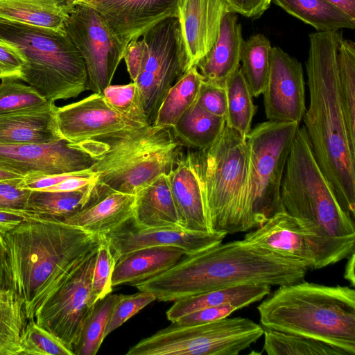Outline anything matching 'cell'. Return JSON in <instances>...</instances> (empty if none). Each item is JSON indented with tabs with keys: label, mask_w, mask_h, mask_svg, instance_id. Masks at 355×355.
<instances>
[{
	"label": "cell",
	"mask_w": 355,
	"mask_h": 355,
	"mask_svg": "<svg viewBox=\"0 0 355 355\" xmlns=\"http://www.w3.org/2000/svg\"><path fill=\"white\" fill-rule=\"evenodd\" d=\"M306 72L309 105L303 116L316 161L345 212L355 220V152L351 148L338 87L342 31L309 35Z\"/></svg>",
	"instance_id": "cell-1"
},
{
	"label": "cell",
	"mask_w": 355,
	"mask_h": 355,
	"mask_svg": "<svg viewBox=\"0 0 355 355\" xmlns=\"http://www.w3.org/2000/svg\"><path fill=\"white\" fill-rule=\"evenodd\" d=\"M308 270L300 259L241 240L186 254L166 271L134 286L153 293L159 302H174L241 284L286 285L302 281Z\"/></svg>",
	"instance_id": "cell-2"
},
{
	"label": "cell",
	"mask_w": 355,
	"mask_h": 355,
	"mask_svg": "<svg viewBox=\"0 0 355 355\" xmlns=\"http://www.w3.org/2000/svg\"><path fill=\"white\" fill-rule=\"evenodd\" d=\"M0 239L6 256V287L21 300L28 320L59 282L98 249L103 236L60 220L28 216L1 231Z\"/></svg>",
	"instance_id": "cell-3"
},
{
	"label": "cell",
	"mask_w": 355,
	"mask_h": 355,
	"mask_svg": "<svg viewBox=\"0 0 355 355\" xmlns=\"http://www.w3.org/2000/svg\"><path fill=\"white\" fill-rule=\"evenodd\" d=\"M266 329L304 336L355 354V290L297 282L279 286L258 306Z\"/></svg>",
	"instance_id": "cell-4"
},
{
	"label": "cell",
	"mask_w": 355,
	"mask_h": 355,
	"mask_svg": "<svg viewBox=\"0 0 355 355\" xmlns=\"http://www.w3.org/2000/svg\"><path fill=\"white\" fill-rule=\"evenodd\" d=\"M73 144L96 159L90 169L98 198L113 191L135 195L159 175H168L184 146L171 128L154 125Z\"/></svg>",
	"instance_id": "cell-5"
},
{
	"label": "cell",
	"mask_w": 355,
	"mask_h": 355,
	"mask_svg": "<svg viewBox=\"0 0 355 355\" xmlns=\"http://www.w3.org/2000/svg\"><path fill=\"white\" fill-rule=\"evenodd\" d=\"M0 40L22 57L20 80L36 88L48 102L77 98L89 90L84 60L65 31L0 17Z\"/></svg>",
	"instance_id": "cell-6"
},
{
	"label": "cell",
	"mask_w": 355,
	"mask_h": 355,
	"mask_svg": "<svg viewBox=\"0 0 355 355\" xmlns=\"http://www.w3.org/2000/svg\"><path fill=\"white\" fill-rule=\"evenodd\" d=\"M284 210L354 248L355 225L339 204L314 155L304 126L293 140L281 187Z\"/></svg>",
	"instance_id": "cell-7"
},
{
	"label": "cell",
	"mask_w": 355,
	"mask_h": 355,
	"mask_svg": "<svg viewBox=\"0 0 355 355\" xmlns=\"http://www.w3.org/2000/svg\"><path fill=\"white\" fill-rule=\"evenodd\" d=\"M198 152L209 230L226 235L248 231L245 138L225 124L217 140Z\"/></svg>",
	"instance_id": "cell-8"
},
{
	"label": "cell",
	"mask_w": 355,
	"mask_h": 355,
	"mask_svg": "<svg viewBox=\"0 0 355 355\" xmlns=\"http://www.w3.org/2000/svg\"><path fill=\"white\" fill-rule=\"evenodd\" d=\"M300 123L267 121L245 137L248 152L246 222L248 230L284 211L281 187Z\"/></svg>",
	"instance_id": "cell-9"
},
{
	"label": "cell",
	"mask_w": 355,
	"mask_h": 355,
	"mask_svg": "<svg viewBox=\"0 0 355 355\" xmlns=\"http://www.w3.org/2000/svg\"><path fill=\"white\" fill-rule=\"evenodd\" d=\"M263 328L242 317L211 322L171 324L130 347L126 355H238L263 334Z\"/></svg>",
	"instance_id": "cell-10"
},
{
	"label": "cell",
	"mask_w": 355,
	"mask_h": 355,
	"mask_svg": "<svg viewBox=\"0 0 355 355\" xmlns=\"http://www.w3.org/2000/svg\"><path fill=\"white\" fill-rule=\"evenodd\" d=\"M243 241L304 261L309 269H320L347 258L354 248L329 236L309 221L285 211L275 213Z\"/></svg>",
	"instance_id": "cell-11"
},
{
	"label": "cell",
	"mask_w": 355,
	"mask_h": 355,
	"mask_svg": "<svg viewBox=\"0 0 355 355\" xmlns=\"http://www.w3.org/2000/svg\"><path fill=\"white\" fill-rule=\"evenodd\" d=\"M142 37L148 46V56L135 83L148 122L153 125L168 91L190 67L177 17L160 21Z\"/></svg>",
	"instance_id": "cell-12"
},
{
	"label": "cell",
	"mask_w": 355,
	"mask_h": 355,
	"mask_svg": "<svg viewBox=\"0 0 355 355\" xmlns=\"http://www.w3.org/2000/svg\"><path fill=\"white\" fill-rule=\"evenodd\" d=\"M97 250L89 254L59 282L34 314L36 323L56 336L72 352L83 323L96 303L91 287Z\"/></svg>",
	"instance_id": "cell-13"
},
{
	"label": "cell",
	"mask_w": 355,
	"mask_h": 355,
	"mask_svg": "<svg viewBox=\"0 0 355 355\" xmlns=\"http://www.w3.org/2000/svg\"><path fill=\"white\" fill-rule=\"evenodd\" d=\"M64 29L84 60L89 90L103 93L111 85L126 46L120 42L105 19L85 4L72 8Z\"/></svg>",
	"instance_id": "cell-14"
},
{
	"label": "cell",
	"mask_w": 355,
	"mask_h": 355,
	"mask_svg": "<svg viewBox=\"0 0 355 355\" xmlns=\"http://www.w3.org/2000/svg\"><path fill=\"white\" fill-rule=\"evenodd\" d=\"M95 162L89 153L64 139L48 144L0 142V164L24 176L83 171Z\"/></svg>",
	"instance_id": "cell-15"
},
{
	"label": "cell",
	"mask_w": 355,
	"mask_h": 355,
	"mask_svg": "<svg viewBox=\"0 0 355 355\" xmlns=\"http://www.w3.org/2000/svg\"><path fill=\"white\" fill-rule=\"evenodd\" d=\"M56 121L61 137L71 144L109 138L144 128L116 112L102 93H93L58 107Z\"/></svg>",
	"instance_id": "cell-16"
},
{
	"label": "cell",
	"mask_w": 355,
	"mask_h": 355,
	"mask_svg": "<svg viewBox=\"0 0 355 355\" xmlns=\"http://www.w3.org/2000/svg\"><path fill=\"white\" fill-rule=\"evenodd\" d=\"M302 64L281 48H272L270 71L263 91L267 119L300 123L306 111Z\"/></svg>",
	"instance_id": "cell-17"
},
{
	"label": "cell",
	"mask_w": 355,
	"mask_h": 355,
	"mask_svg": "<svg viewBox=\"0 0 355 355\" xmlns=\"http://www.w3.org/2000/svg\"><path fill=\"white\" fill-rule=\"evenodd\" d=\"M103 236L116 261L130 252L157 246L176 247L191 254L222 243L227 235L181 228H141L137 227L131 218Z\"/></svg>",
	"instance_id": "cell-18"
},
{
	"label": "cell",
	"mask_w": 355,
	"mask_h": 355,
	"mask_svg": "<svg viewBox=\"0 0 355 355\" xmlns=\"http://www.w3.org/2000/svg\"><path fill=\"white\" fill-rule=\"evenodd\" d=\"M178 0H85L106 21L120 42L138 40L160 21L178 15Z\"/></svg>",
	"instance_id": "cell-19"
},
{
	"label": "cell",
	"mask_w": 355,
	"mask_h": 355,
	"mask_svg": "<svg viewBox=\"0 0 355 355\" xmlns=\"http://www.w3.org/2000/svg\"><path fill=\"white\" fill-rule=\"evenodd\" d=\"M167 175L181 227L191 232H213L207 220L198 150L181 151Z\"/></svg>",
	"instance_id": "cell-20"
},
{
	"label": "cell",
	"mask_w": 355,
	"mask_h": 355,
	"mask_svg": "<svg viewBox=\"0 0 355 355\" xmlns=\"http://www.w3.org/2000/svg\"><path fill=\"white\" fill-rule=\"evenodd\" d=\"M229 11L225 0H178L177 17L190 68L211 50Z\"/></svg>",
	"instance_id": "cell-21"
},
{
	"label": "cell",
	"mask_w": 355,
	"mask_h": 355,
	"mask_svg": "<svg viewBox=\"0 0 355 355\" xmlns=\"http://www.w3.org/2000/svg\"><path fill=\"white\" fill-rule=\"evenodd\" d=\"M243 40L237 14L227 12L223 19L216 42L196 65L203 82L225 87L228 79L240 68Z\"/></svg>",
	"instance_id": "cell-22"
},
{
	"label": "cell",
	"mask_w": 355,
	"mask_h": 355,
	"mask_svg": "<svg viewBox=\"0 0 355 355\" xmlns=\"http://www.w3.org/2000/svg\"><path fill=\"white\" fill-rule=\"evenodd\" d=\"M54 102L0 114V142L48 144L63 139Z\"/></svg>",
	"instance_id": "cell-23"
},
{
	"label": "cell",
	"mask_w": 355,
	"mask_h": 355,
	"mask_svg": "<svg viewBox=\"0 0 355 355\" xmlns=\"http://www.w3.org/2000/svg\"><path fill=\"white\" fill-rule=\"evenodd\" d=\"M135 196L132 220L137 227L182 229L166 174L141 187Z\"/></svg>",
	"instance_id": "cell-24"
},
{
	"label": "cell",
	"mask_w": 355,
	"mask_h": 355,
	"mask_svg": "<svg viewBox=\"0 0 355 355\" xmlns=\"http://www.w3.org/2000/svg\"><path fill=\"white\" fill-rule=\"evenodd\" d=\"M186 254L183 250L173 246L145 248L130 252L116 261L112 287L134 286L166 271Z\"/></svg>",
	"instance_id": "cell-25"
},
{
	"label": "cell",
	"mask_w": 355,
	"mask_h": 355,
	"mask_svg": "<svg viewBox=\"0 0 355 355\" xmlns=\"http://www.w3.org/2000/svg\"><path fill=\"white\" fill-rule=\"evenodd\" d=\"M135 203V195L110 192L62 222L105 235L132 218Z\"/></svg>",
	"instance_id": "cell-26"
},
{
	"label": "cell",
	"mask_w": 355,
	"mask_h": 355,
	"mask_svg": "<svg viewBox=\"0 0 355 355\" xmlns=\"http://www.w3.org/2000/svg\"><path fill=\"white\" fill-rule=\"evenodd\" d=\"M270 287L267 284H241L183 297L174 301L166 313V318L173 322L193 312L225 304L240 309L268 295Z\"/></svg>",
	"instance_id": "cell-27"
},
{
	"label": "cell",
	"mask_w": 355,
	"mask_h": 355,
	"mask_svg": "<svg viewBox=\"0 0 355 355\" xmlns=\"http://www.w3.org/2000/svg\"><path fill=\"white\" fill-rule=\"evenodd\" d=\"M94 184L71 191L31 190L26 215L62 221L98 200Z\"/></svg>",
	"instance_id": "cell-28"
},
{
	"label": "cell",
	"mask_w": 355,
	"mask_h": 355,
	"mask_svg": "<svg viewBox=\"0 0 355 355\" xmlns=\"http://www.w3.org/2000/svg\"><path fill=\"white\" fill-rule=\"evenodd\" d=\"M73 7L67 0H0V17L65 31V21Z\"/></svg>",
	"instance_id": "cell-29"
},
{
	"label": "cell",
	"mask_w": 355,
	"mask_h": 355,
	"mask_svg": "<svg viewBox=\"0 0 355 355\" xmlns=\"http://www.w3.org/2000/svg\"><path fill=\"white\" fill-rule=\"evenodd\" d=\"M225 124V117L205 111L195 101L171 130L184 146L202 150L217 140Z\"/></svg>",
	"instance_id": "cell-30"
},
{
	"label": "cell",
	"mask_w": 355,
	"mask_h": 355,
	"mask_svg": "<svg viewBox=\"0 0 355 355\" xmlns=\"http://www.w3.org/2000/svg\"><path fill=\"white\" fill-rule=\"evenodd\" d=\"M272 2L318 31L355 28V19L327 0H272Z\"/></svg>",
	"instance_id": "cell-31"
},
{
	"label": "cell",
	"mask_w": 355,
	"mask_h": 355,
	"mask_svg": "<svg viewBox=\"0 0 355 355\" xmlns=\"http://www.w3.org/2000/svg\"><path fill=\"white\" fill-rule=\"evenodd\" d=\"M202 82L196 67L189 69L168 91L153 125L161 128L173 127L196 100Z\"/></svg>",
	"instance_id": "cell-32"
},
{
	"label": "cell",
	"mask_w": 355,
	"mask_h": 355,
	"mask_svg": "<svg viewBox=\"0 0 355 355\" xmlns=\"http://www.w3.org/2000/svg\"><path fill=\"white\" fill-rule=\"evenodd\" d=\"M272 48L270 40L261 33L243 40L240 70L252 97L261 94L267 83Z\"/></svg>",
	"instance_id": "cell-33"
},
{
	"label": "cell",
	"mask_w": 355,
	"mask_h": 355,
	"mask_svg": "<svg viewBox=\"0 0 355 355\" xmlns=\"http://www.w3.org/2000/svg\"><path fill=\"white\" fill-rule=\"evenodd\" d=\"M27 322L19 297L10 288L0 290V355H21L20 341Z\"/></svg>",
	"instance_id": "cell-34"
},
{
	"label": "cell",
	"mask_w": 355,
	"mask_h": 355,
	"mask_svg": "<svg viewBox=\"0 0 355 355\" xmlns=\"http://www.w3.org/2000/svg\"><path fill=\"white\" fill-rule=\"evenodd\" d=\"M263 350L268 355H348L340 347L309 337L266 329Z\"/></svg>",
	"instance_id": "cell-35"
},
{
	"label": "cell",
	"mask_w": 355,
	"mask_h": 355,
	"mask_svg": "<svg viewBox=\"0 0 355 355\" xmlns=\"http://www.w3.org/2000/svg\"><path fill=\"white\" fill-rule=\"evenodd\" d=\"M339 94L351 148L355 152V44L343 38L338 51Z\"/></svg>",
	"instance_id": "cell-36"
},
{
	"label": "cell",
	"mask_w": 355,
	"mask_h": 355,
	"mask_svg": "<svg viewBox=\"0 0 355 355\" xmlns=\"http://www.w3.org/2000/svg\"><path fill=\"white\" fill-rule=\"evenodd\" d=\"M225 88L227 95L226 125L245 138L252 129L256 106L240 68L228 79Z\"/></svg>",
	"instance_id": "cell-37"
},
{
	"label": "cell",
	"mask_w": 355,
	"mask_h": 355,
	"mask_svg": "<svg viewBox=\"0 0 355 355\" xmlns=\"http://www.w3.org/2000/svg\"><path fill=\"white\" fill-rule=\"evenodd\" d=\"M119 295L120 294L110 293L96 302L83 323L78 341L73 349L74 355L97 354L105 338V328Z\"/></svg>",
	"instance_id": "cell-38"
},
{
	"label": "cell",
	"mask_w": 355,
	"mask_h": 355,
	"mask_svg": "<svg viewBox=\"0 0 355 355\" xmlns=\"http://www.w3.org/2000/svg\"><path fill=\"white\" fill-rule=\"evenodd\" d=\"M102 94L108 104L125 119L141 127L150 125L136 83L110 85Z\"/></svg>",
	"instance_id": "cell-39"
},
{
	"label": "cell",
	"mask_w": 355,
	"mask_h": 355,
	"mask_svg": "<svg viewBox=\"0 0 355 355\" xmlns=\"http://www.w3.org/2000/svg\"><path fill=\"white\" fill-rule=\"evenodd\" d=\"M0 83V114L42 105L47 100L33 86L19 80L3 78Z\"/></svg>",
	"instance_id": "cell-40"
},
{
	"label": "cell",
	"mask_w": 355,
	"mask_h": 355,
	"mask_svg": "<svg viewBox=\"0 0 355 355\" xmlns=\"http://www.w3.org/2000/svg\"><path fill=\"white\" fill-rule=\"evenodd\" d=\"M21 355H74L60 340L28 320L21 338Z\"/></svg>",
	"instance_id": "cell-41"
},
{
	"label": "cell",
	"mask_w": 355,
	"mask_h": 355,
	"mask_svg": "<svg viewBox=\"0 0 355 355\" xmlns=\"http://www.w3.org/2000/svg\"><path fill=\"white\" fill-rule=\"evenodd\" d=\"M115 263V259L103 236V241L96 252L92 277L91 291L95 302L112 293V277Z\"/></svg>",
	"instance_id": "cell-42"
},
{
	"label": "cell",
	"mask_w": 355,
	"mask_h": 355,
	"mask_svg": "<svg viewBox=\"0 0 355 355\" xmlns=\"http://www.w3.org/2000/svg\"><path fill=\"white\" fill-rule=\"evenodd\" d=\"M155 300V295L148 291H139L132 295L120 294L110 313L105 338Z\"/></svg>",
	"instance_id": "cell-43"
},
{
	"label": "cell",
	"mask_w": 355,
	"mask_h": 355,
	"mask_svg": "<svg viewBox=\"0 0 355 355\" xmlns=\"http://www.w3.org/2000/svg\"><path fill=\"white\" fill-rule=\"evenodd\" d=\"M21 179L0 180V211L26 215L31 190L20 187Z\"/></svg>",
	"instance_id": "cell-44"
},
{
	"label": "cell",
	"mask_w": 355,
	"mask_h": 355,
	"mask_svg": "<svg viewBox=\"0 0 355 355\" xmlns=\"http://www.w3.org/2000/svg\"><path fill=\"white\" fill-rule=\"evenodd\" d=\"M196 101L205 111L225 118L227 95L225 87L202 81Z\"/></svg>",
	"instance_id": "cell-45"
},
{
	"label": "cell",
	"mask_w": 355,
	"mask_h": 355,
	"mask_svg": "<svg viewBox=\"0 0 355 355\" xmlns=\"http://www.w3.org/2000/svg\"><path fill=\"white\" fill-rule=\"evenodd\" d=\"M239 309L232 304L213 306L184 315L173 322L180 325L204 324L227 318Z\"/></svg>",
	"instance_id": "cell-46"
},
{
	"label": "cell",
	"mask_w": 355,
	"mask_h": 355,
	"mask_svg": "<svg viewBox=\"0 0 355 355\" xmlns=\"http://www.w3.org/2000/svg\"><path fill=\"white\" fill-rule=\"evenodd\" d=\"M24 61L19 53L8 43L0 40V79L20 80Z\"/></svg>",
	"instance_id": "cell-47"
},
{
	"label": "cell",
	"mask_w": 355,
	"mask_h": 355,
	"mask_svg": "<svg viewBox=\"0 0 355 355\" xmlns=\"http://www.w3.org/2000/svg\"><path fill=\"white\" fill-rule=\"evenodd\" d=\"M148 46L145 41L135 40L125 46L123 59L132 82L138 78L148 56Z\"/></svg>",
	"instance_id": "cell-48"
},
{
	"label": "cell",
	"mask_w": 355,
	"mask_h": 355,
	"mask_svg": "<svg viewBox=\"0 0 355 355\" xmlns=\"http://www.w3.org/2000/svg\"><path fill=\"white\" fill-rule=\"evenodd\" d=\"M230 10L247 18H259L270 7L272 0H225Z\"/></svg>",
	"instance_id": "cell-49"
},
{
	"label": "cell",
	"mask_w": 355,
	"mask_h": 355,
	"mask_svg": "<svg viewBox=\"0 0 355 355\" xmlns=\"http://www.w3.org/2000/svg\"><path fill=\"white\" fill-rule=\"evenodd\" d=\"M26 218V216L22 214L0 211V232L15 227Z\"/></svg>",
	"instance_id": "cell-50"
},
{
	"label": "cell",
	"mask_w": 355,
	"mask_h": 355,
	"mask_svg": "<svg viewBox=\"0 0 355 355\" xmlns=\"http://www.w3.org/2000/svg\"><path fill=\"white\" fill-rule=\"evenodd\" d=\"M347 261L345 265L344 271V278L354 288L355 286V275H354V267H355V252H352L347 257Z\"/></svg>",
	"instance_id": "cell-51"
},
{
	"label": "cell",
	"mask_w": 355,
	"mask_h": 355,
	"mask_svg": "<svg viewBox=\"0 0 355 355\" xmlns=\"http://www.w3.org/2000/svg\"><path fill=\"white\" fill-rule=\"evenodd\" d=\"M355 19V0H327Z\"/></svg>",
	"instance_id": "cell-52"
},
{
	"label": "cell",
	"mask_w": 355,
	"mask_h": 355,
	"mask_svg": "<svg viewBox=\"0 0 355 355\" xmlns=\"http://www.w3.org/2000/svg\"><path fill=\"white\" fill-rule=\"evenodd\" d=\"M6 256L5 249L0 239V290L6 288Z\"/></svg>",
	"instance_id": "cell-53"
},
{
	"label": "cell",
	"mask_w": 355,
	"mask_h": 355,
	"mask_svg": "<svg viewBox=\"0 0 355 355\" xmlns=\"http://www.w3.org/2000/svg\"><path fill=\"white\" fill-rule=\"evenodd\" d=\"M24 177L14 169L0 164V180H19Z\"/></svg>",
	"instance_id": "cell-54"
},
{
	"label": "cell",
	"mask_w": 355,
	"mask_h": 355,
	"mask_svg": "<svg viewBox=\"0 0 355 355\" xmlns=\"http://www.w3.org/2000/svg\"><path fill=\"white\" fill-rule=\"evenodd\" d=\"M72 6L82 3L85 0H67Z\"/></svg>",
	"instance_id": "cell-55"
}]
</instances>
